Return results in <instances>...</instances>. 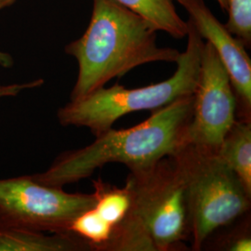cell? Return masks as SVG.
Instances as JSON below:
<instances>
[{"label": "cell", "mask_w": 251, "mask_h": 251, "mask_svg": "<svg viewBox=\"0 0 251 251\" xmlns=\"http://www.w3.org/2000/svg\"><path fill=\"white\" fill-rule=\"evenodd\" d=\"M90 25L84 35L65 47L78 63L71 100L81 99L146 63H176L179 50L159 47L157 30L115 0H92Z\"/></svg>", "instance_id": "6da1fadb"}, {"label": "cell", "mask_w": 251, "mask_h": 251, "mask_svg": "<svg viewBox=\"0 0 251 251\" xmlns=\"http://www.w3.org/2000/svg\"><path fill=\"white\" fill-rule=\"evenodd\" d=\"M193 101V95L180 98L133 127L121 130L112 127L90 145L63 152L45 172L33 177L42 184L63 188L89 178L108 163H121L132 170L168 156L186 144Z\"/></svg>", "instance_id": "7a4b0ae2"}, {"label": "cell", "mask_w": 251, "mask_h": 251, "mask_svg": "<svg viewBox=\"0 0 251 251\" xmlns=\"http://www.w3.org/2000/svg\"><path fill=\"white\" fill-rule=\"evenodd\" d=\"M187 46L176 62L177 70L167 80L138 89L116 84L70 100L58 111L63 126L88 127L95 137L112 128L117 119L142 110H158L194 94L198 84L203 38L188 20Z\"/></svg>", "instance_id": "3957f363"}, {"label": "cell", "mask_w": 251, "mask_h": 251, "mask_svg": "<svg viewBox=\"0 0 251 251\" xmlns=\"http://www.w3.org/2000/svg\"><path fill=\"white\" fill-rule=\"evenodd\" d=\"M183 179L191 221V250L251 210V196L213 150L184 144L170 154Z\"/></svg>", "instance_id": "277c9868"}, {"label": "cell", "mask_w": 251, "mask_h": 251, "mask_svg": "<svg viewBox=\"0 0 251 251\" xmlns=\"http://www.w3.org/2000/svg\"><path fill=\"white\" fill-rule=\"evenodd\" d=\"M135 215L155 251H186L191 221L183 179L171 155L129 170L126 179Z\"/></svg>", "instance_id": "5b68a950"}, {"label": "cell", "mask_w": 251, "mask_h": 251, "mask_svg": "<svg viewBox=\"0 0 251 251\" xmlns=\"http://www.w3.org/2000/svg\"><path fill=\"white\" fill-rule=\"evenodd\" d=\"M94 204L93 193H66L33 175L0 179V230L67 233L73 220Z\"/></svg>", "instance_id": "8992f818"}, {"label": "cell", "mask_w": 251, "mask_h": 251, "mask_svg": "<svg viewBox=\"0 0 251 251\" xmlns=\"http://www.w3.org/2000/svg\"><path fill=\"white\" fill-rule=\"evenodd\" d=\"M193 97V116L186 133V144L217 152L236 119V100L225 66L207 41L203 46Z\"/></svg>", "instance_id": "52a82bcc"}, {"label": "cell", "mask_w": 251, "mask_h": 251, "mask_svg": "<svg viewBox=\"0 0 251 251\" xmlns=\"http://www.w3.org/2000/svg\"><path fill=\"white\" fill-rule=\"evenodd\" d=\"M198 34L214 48L225 66L236 100V118L251 121V60L242 41L223 25L204 0H176Z\"/></svg>", "instance_id": "ba28073f"}, {"label": "cell", "mask_w": 251, "mask_h": 251, "mask_svg": "<svg viewBox=\"0 0 251 251\" xmlns=\"http://www.w3.org/2000/svg\"><path fill=\"white\" fill-rule=\"evenodd\" d=\"M95 204L93 208L115 230L112 251H117L119 239L135 219L132 199L126 186L118 188L102 179L93 180Z\"/></svg>", "instance_id": "9c48e42d"}, {"label": "cell", "mask_w": 251, "mask_h": 251, "mask_svg": "<svg viewBox=\"0 0 251 251\" xmlns=\"http://www.w3.org/2000/svg\"><path fill=\"white\" fill-rule=\"evenodd\" d=\"M90 248L72 233L7 229L0 230V251H79Z\"/></svg>", "instance_id": "30bf717a"}, {"label": "cell", "mask_w": 251, "mask_h": 251, "mask_svg": "<svg viewBox=\"0 0 251 251\" xmlns=\"http://www.w3.org/2000/svg\"><path fill=\"white\" fill-rule=\"evenodd\" d=\"M217 153L237 175L251 196V121L236 118L225 135Z\"/></svg>", "instance_id": "8fae6325"}, {"label": "cell", "mask_w": 251, "mask_h": 251, "mask_svg": "<svg viewBox=\"0 0 251 251\" xmlns=\"http://www.w3.org/2000/svg\"><path fill=\"white\" fill-rule=\"evenodd\" d=\"M148 21L157 31L181 39L187 36V22L180 18L173 0H115Z\"/></svg>", "instance_id": "7c38bea8"}, {"label": "cell", "mask_w": 251, "mask_h": 251, "mask_svg": "<svg viewBox=\"0 0 251 251\" xmlns=\"http://www.w3.org/2000/svg\"><path fill=\"white\" fill-rule=\"evenodd\" d=\"M229 19L226 28L249 48L251 45V0H226Z\"/></svg>", "instance_id": "4fadbf2b"}, {"label": "cell", "mask_w": 251, "mask_h": 251, "mask_svg": "<svg viewBox=\"0 0 251 251\" xmlns=\"http://www.w3.org/2000/svg\"><path fill=\"white\" fill-rule=\"evenodd\" d=\"M248 215V214H247ZM245 216L241 222L237 221V225L232 227L226 234L222 235L220 245H217L216 250L227 251H251V217Z\"/></svg>", "instance_id": "5bb4252c"}, {"label": "cell", "mask_w": 251, "mask_h": 251, "mask_svg": "<svg viewBox=\"0 0 251 251\" xmlns=\"http://www.w3.org/2000/svg\"><path fill=\"white\" fill-rule=\"evenodd\" d=\"M43 83H44L43 79H36V80L27 82V83H21V84L1 85L0 86V99L5 98V97L16 96L24 90L35 89V88L41 86Z\"/></svg>", "instance_id": "9a60e30c"}, {"label": "cell", "mask_w": 251, "mask_h": 251, "mask_svg": "<svg viewBox=\"0 0 251 251\" xmlns=\"http://www.w3.org/2000/svg\"><path fill=\"white\" fill-rule=\"evenodd\" d=\"M17 1L18 0H0V10L9 8ZM0 64L5 68L10 67L13 64V60L11 56L9 53L0 51Z\"/></svg>", "instance_id": "2e32d148"}, {"label": "cell", "mask_w": 251, "mask_h": 251, "mask_svg": "<svg viewBox=\"0 0 251 251\" xmlns=\"http://www.w3.org/2000/svg\"><path fill=\"white\" fill-rule=\"evenodd\" d=\"M216 1L218 2L221 9H223L224 11L227 10V1L226 0H216Z\"/></svg>", "instance_id": "e0dca14e"}]
</instances>
